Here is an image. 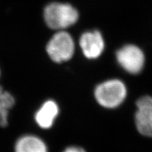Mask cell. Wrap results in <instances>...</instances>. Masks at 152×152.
<instances>
[{
	"mask_svg": "<svg viewBox=\"0 0 152 152\" xmlns=\"http://www.w3.org/2000/svg\"><path fill=\"white\" fill-rule=\"evenodd\" d=\"M44 18L49 28L60 31L66 30L77 23L80 14L78 10L71 4L53 1L45 7Z\"/></svg>",
	"mask_w": 152,
	"mask_h": 152,
	"instance_id": "1",
	"label": "cell"
},
{
	"mask_svg": "<svg viewBox=\"0 0 152 152\" xmlns=\"http://www.w3.org/2000/svg\"><path fill=\"white\" fill-rule=\"evenodd\" d=\"M0 75H1V73H0Z\"/></svg>",
	"mask_w": 152,
	"mask_h": 152,
	"instance_id": "12",
	"label": "cell"
},
{
	"mask_svg": "<svg viewBox=\"0 0 152 152\" xmlns=\"http://www.w3.org/2000/svg\"><path fill=\"white\" fill-rule=\"evenodd\" d=\"M127 96L125 83L119 79H110L96 87L94 96L100 106L106 109H114L124 102Z\"/></svg>",
	"mask_w": 152,
	"mask_h": 152,
	"instance_id": "2",
	"label": "cell"
},
{
	"mask_svg": "<svg viewBox=\"0 0 152 152\" xmlns=\"http://www.w3.org/2000/svg\"><path fill=\"white\" fill-rule=\"evenodd\" d=\"M62 152H86L83 148L77 146H70L66 147Z\"/></svg>",
	"mask_w": 152,
	"mask_h": 152,
	"instance_id": "11",
	"label": "cell"
},
{
	"mask_svg": "<svg viewBox=\"0 0 152 152\" xmlns=\"http://www.w3.org/2000/svg\"><path fill=\"white\" fill-rule=\"evenodd\" d=\"M14 152H49V149L40 137L27 134L20 136L15 142Z\"/></svg>",
	"mask_w": 152,
	"mask_h": 152,
	"instance_id": "8",
	"label": "cell"
},
{
	"mask_svg": "<svg viewBox=\"0 0 152 152\" xmlns=\"http://www.w3.org/2000/svg\"><path fill=\"white\" fill-rule=\"evenodd\" d=\"M135 125L142 135L152 137V97L142 96L137 102Z\"/></svg>",
	"mask_w": 152,
	"mask_h": 152,
	"instance_id": "6",
	"label": "cell"
},
{
	"mask_svg": "<svg viewBox=\"0 0 152 152\" xmlns=\"http://www.w3.org/2000/svg\"><path fill=\"white\" fill-rule=\"evenodd\" d=\"M9 112L7 109H0V127L5 128L9 123Z\"/></svg>",
	"mask_w": 152,
	"mask_h": 152,
	"instance_id": "10",
	"label": "cell"
},
{
	"mask_svg": "<svg viewBox=\"0 0 152 152\" xmlns=\"http://www.w3.org/2000/svg\"><path fill=\"white\" fill-rule=\"evenodd\" d=\"M79 47L87 59L96 60L100 58L106 49V39L103 33L97 29L87 30L79 38Z\"/></svg>",
	"mask_w": 152,
	"mask_h": 152,
	"instance_id": "5",
	"label": "cell"
},
{
	"mask_svg": "<svg viewBox=\"0 0 152 152\" xmlns=\"http://www.w3.org/2000/svg\"><path fill=\"white\" fill-rule=\"evenodd\" d=\"M59 114V106L56 101L47 99L42 104L34 115L35 122L39 128L48 130L52 128Z\"/></svg>",
	"mask_w": 152,
	"mask_h": 152,
	"instance_id": "7",
	"label": "cell"
},
{
	"mask_svg": "<svg viewBox=\"0 0 152 152\" xmlns=\"http://www.w3.org/2000/svg\"><path fill=\"white\" fill-rule=\"evenodd\" d=\"M16 100L12 94L6 91L0 85V109L10 110L14 107Z\"/></svg>",
	"mask_w": 152,
	"mask_h": 152,
	"instance_id": "9",
	"label": "cell"
},
{
	"mask_svg": "<svg viewBox=\"0 0 152 152\" xmlns=\"http://www.w3.org/2000/svg\"><path fill=\"white\" fill-rule=\"evenodd\" d=\"M46 51L54 63L67 62L73 58L75 52V40L66 30L57 31L47 44Z\"/></svg>",
	"mask_w": 152,
	"mask_h": 152,
	"instance_id": "3",
	"label": "cell"
},
{
	"mask_svg": "<svg viewBox=\"0 0 152 152\" xmlns=\"http://www.w3.org/2000/svg\"><path fill=\"white\" fill-rule=\"evenodd\" d=\"M115 58L120 67L132 75L141 73L145 66L144 50L135 44L127 43L120 47L115 51Z\"/></svg>",
	"mask_w": 152,
	"mask_h": 152,
	"instance_id": "4",
	"label": "cell"
}]
</instances>
